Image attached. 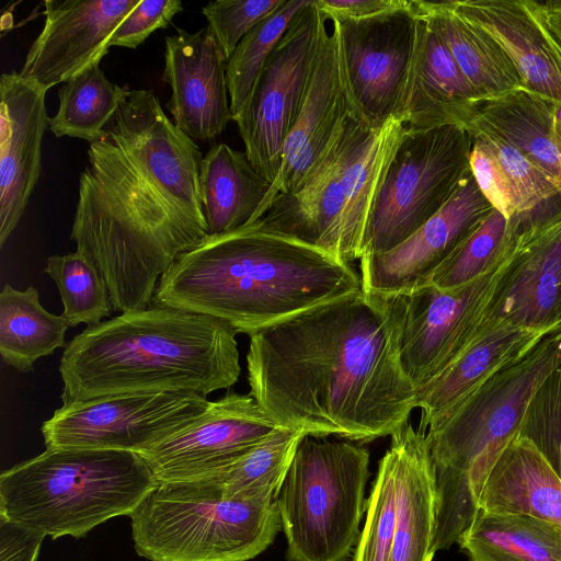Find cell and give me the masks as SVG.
I'll return each mask as SVG.
<instances>
[{"label":"cell","mask_w":561,"mask_h":561,"mask_svg":"<svg viewBox=\"0 0 561 561\" xmlns=\"http://www.w3.org/2000/svg\"><path fill=\"white\" fill-rule=\"evenodd\" d=\"M202 158L150 90H128L90 144L70 238L102 273L114 311L149 307L160 278L208 234Z\"/></svg>","instance_id":"cell-1"},{"label":"cell","mask_w":561,"mask_h":561,"mask_svg":"<svg viewBox=\"0 0 561 561\" xmlns=\"http://www.w3.org/2000/svg\"><path fill=\"white\" fill-rule=\"evenodd\" d=\"M402 296L363 289L250 335V393L286 430L370 442L416 408L399 356Z\"/></svg>","instance_id":"cell-2"},{"label":"cell","mask_w":561,"mask_h":561,"mask_svg":"<svg viewBox=\"0 0 561 561\" xmlns=\"http://www.w3.org/2000/svg\"><path fill=\"white\" fill-rule=\"evenodd\" d=\"M360 290L351 263L255 221L207 234L182 254L152 304L213 317L250 336Z\"/></svg>","instance_id":"cell-3"},{"label":"cell","mask_w":561,"mask_h":561,"mask_svg":"<svg viewBox=\"0 0 561 561\" xmlns=\"http://www.w3.org/2000/svg\"><path fill=\"white\" fill-rule=\"evenodd\" d=\"M237 331L209 316L151 304L85 328L66 344L62 404L133 393L207 397L239 379Z\"/></svg>","instance_id":"cell-4"},{"label":"cell","mask_w":561,"mask_h":561,"mask_svg":"<svg viewBox=\"0 0 561 561\" xmlns=\"http://www.w3.org/2000/svg\"><path fill=\"white\" fill-rule=\"evenodd\" d=\"M560 363L561 325L426 431L437 497L435 552L458 542L479 514L490 472L519 436L538 387Z\"/></svg>","instance_id":"cell-5"},{"label":"cell","mask_w":561,"mask_h":561,"mask_svg":"<svg viewBox=\"0 0 561 561\" xmlns=\"http://www.w3.org/2000/svg\"><path fill=\"white\" fill-rule=\"evenodd\" d=\"M158 485L140 455L53 448L2 471L0 515L57 539L130 516Z\"/></svg>","instance_id":"cell-6"},{"label":"cell","mask_w":561,"mask_h":561,"mask_svg":"<svg viewBox=\"0 0 561 561\" xmlns=\"http://www.w3.org/2000/svg\"><path fill=\"white\" fill-rule=\"evenodd\" d=\"M129 517L149 561H248L282 528L276 502L231 500L206 479L158 483Z\"/></svg>","instance_id":"cell-7"},{"label":"cell","mask_w":561,"mask_h":561,"mask_svg":"<svg viewBox=\"0 0 561 561\" xmlns=\"http://www.w3.org/2000/svg\"><path fill=\"white\" fill-rule=\"evenodd\" d=\"M369 451L306 435L276 497L288 561H345L359 536Z\"/></svg>","instance_id":"cell-8"},{"label":"cell","mask_w":561,"mask_h":561,"mask_svg":"<svg viewBox=\"0 0 561 561\" xmlns=\"http://www.w3.org/2000/svg\"><path fill=\"white\" fill-rule=\"evenodd\" d=\"M470 131L460 125L405 127L371 210L362 256L387 252L451 198L471 171Z\"/></svg>","instance_id":"cell-9"},{"label":"cell","mask_w":561,"mask_h":561,"mask_svg":"<svg viewBox=\"0 0 561 561\" xmlns=\"http://www.w3.org/2000/svg\"><path fill=\"white\" fill-rule=\"evenodd\" d=\"M520 248V236L510 222L496 260L483 274L454 288L425 284L402 296L399 356L416 391L438 378L481 331Z\"/></svg>","instance_id":"cell-10"},{"label":"cell","mask_w":561,"mask_h":561,"mask_svg":"<svg viewBox=\"0 0 561 561\" xmlns=\"http://www.w3.org/2000/svg\"><path fill=\"white\" fill-rule=\"evenodd\" d=\"M327 19L317 0L296 14L234 119L250 163L271 183L305 100Z\"/></svg>","instance_id":"cell-11"},{"label":"cell","mask_w":561,"mask_h":561,"mask_svg":"<svg viewBox=\"0 0 561 561\" xmlns=\"http://www.w3.org/2000/svg\"><path fill=\"white\" fill-rule=\"evenodd\" d=\"M329 19L350 115L379 129L397 115L414 54L419 19L412 1L368 18Z\"/></svg>","instance_id":"cell-12"},{"label":"cell","mask_w":561,"mask_h":561,"mask_svg":"<svg viewBox=\"0 0 561 561\" xmlns=\"http://www.w3.org/2000/svg\"><path fill=\"white\" fill-rule=\"evenodd\" d=\"M205 396L187 391L133 392L62 404L41 427L47 449L141 453L190 425L206 410Z\"/></svg>","instance_id":"cell-13"},{"label":"cell","mask_w":561,"mask_h":561,"mask_svg":"<svg viewBox=\"0 0 561 561\" xmlns=\"http://www.w3.org/2000/svg\"><path fill=\"white\" fill-rule=\"evenodd\" d=\"M277 424L251 394L227 391L181 431L138 455L158 483L208 478L273 434Z\"/></svg>","instance_id":"cell-14"},{"label":"cell","mask_w":561,"mask_h":561,"mask_svg":"<svg viewBox=\"0 0 561 561\" xmlns=\"http://www.w3.org/2000/svg\"><path fill=\"white\" fill-rule=\"evenodd\" d=\"M494 210L470 171L447 204L396 248L359 259L362 289L404 296L433 272Z\"/></svg>","instance_id":"cell-15"},{"label":"cell","mask_w":561,"mask_h":561,"mask_svg":"<svg viewBox=\"0 0 561 561\" xmlns=\"http://www.w3.org/2000/svg\"><path fill=\"white\" fill-rule=\"evenodd\" d=\"M140 0H46L45 22L19 75L46 91L99 66L110 41Z\"/></svg>","instance_id":"cell-16"},{"label":"cell","mask_w":561,"mask_h":561,"mask_svg":"<svg viewBox=\"0 0 561 561\" xmlns=\"http://www.w3.org/2000/svg\"><path fill=\"white\" fill-rule=\"evenodd\" d=\"M327 21L305 100L284 145L280 169L257 211L256 221L278 194L297 191L312 175L342 134L350 115L336 33L332 24L331 30L328 28Z\"/></svg>","instance_id":"cell-17"},{"label":"cell","mask_w":561,"mask_h":561,"mask_svg":"<svg viewBox=\"0 0 561 561\" xmlns=\"http://www.w3.org/2000/svg\"><path fill=\"white\" fill-rule=\"evenodd\" d=\"M164 43L162 78L171 87L173 123L194 141L215 139L232 121L228 59L208 25L194 33L176 28Z\"/></svg>","instance_id":"cell-18"},{"label":"cell","mask_w":561,"mask_h":561,"mask_svg":"<svg viewBox=\"0 0 561 561\" xmlns=\"http://www.w3.org/2000/svg\"><path fill=\"white\" fill-rule=\"evenodd\" d=\"M46 90L19 72L0 78V247L23 216L42 172V140L49 126Z\"/></svg>","instance_id":"cell-19"},{"label":"cell","mask_w":561,"mask_h":561,"mask_svg":"<svg viewBox=\"0 0 561 561\" xmlns=\"http://www.w3.org/2000/svg\"><path fill=\"white\" fill-rule=\"evenodd\" d=\"M522 240L492 314L513 325L554 330L561 325V206L534 220H511Z\"/></svg>","instance_id":"cell-20"},{"label":"cell","mask_w":561,"mask_h":561,"mask_svg":"<svg viewBox=\"0 0 561 561\" xmlns=\"http://www.w3.org/2000/svg\"><path fill=\"white\" fill-rule=\"evenodd\" d=\"M417 19L415 49L396 118L411 129L445 125L468 129L482 98L437 33Z\"/></svg>","instance_id":"cell-21"},{"label":"cell","mask_w":561,"mask_h":561,"mask_svg":"<svg viewBox=\"0 0 561 561\" xmlns=\"http://www.w3.org/2000/svg\"><path fill=\"white\" fill-rule=\"evenodd\" d=\"M405 126L396 117L371 130L348 115L341 139V182L344 191L341 259L359 260L371 210L397 152Z\"/></svg>","instance_id":"cell-22"},{"label":"cell","mask_w":561,"mask_h":561,"mask_svg":"<svg viewBox=\"0 0 561 561\" xmlns=\"http://www.w3.org/2000/svg\"><path fill=\"white\" fill-rule=\"evenodd\" d=\"M552 331L524 329L492 314L460 356L438 378L416 391L419 428L426 433L483 382L520 359Z\"/></svg>","instance_id":"cell-23"},{"label":"cell","mask_w":561,"mask_h":561,"mask_svg":"<svg viewBox=\"0 0 561 561\" xmlns=\"http://www.w3.org/2000/svg\"><path fill=\"white\" fill-rule=\"evenodd\" d=\"M396 453V525L389 561H432L437 524L426 435L405 422L390 436Z\"/></svg>","instance_id":"cell-24"},{"label":"cell","mask_w":561,"mask_h":561,"mask_svg":"<svg viewBox=\"0 0 561 561\" xmlns=\"http://www.w3.org/2000/svg\"><path fill=\"white\" fill-rule=\"evenodd\" d=\"M451 5L500 43L526 90L561 103V55L524 0H462Z\"/></svg>","instance_id":"cell-25"},{"label":"cell","mask_w":561,"mask_h":561,"mask_svg":"<svg viewBox=\"0 0 561 561\" xmlns=\"http://www.w3.org/2000/svg\"><path fill=\"white\" fill-rule=\"evenodd\" d=\"M341 136L302 186L293 193L278 194L266 214L257 220L271 231L295 238L340 259L344 203Z\"/></svg>","instance_id":"cell-26"},{"label":"cell","mask_w":561,"mask_h":561,"mask_svg":"<svg viewBox=\"0 0 561 561\" xmlns=\"http://www.w3.org/2000/svg\"><path fill=\"white\" fill-rule=\"evenodd\" d=\"M479 508L525 514L561 527V478L526 438L517 437L490 472Z\"/></svg>","instance_id":"cell-27"},{"label":"cell","mask_w":561,"mask_h":561,"mask_svg":"<svg viewBox=\"0 0 561 561\" xmlns=\"http://www.w3.org/2000/svg\"><path fill=\"white\" fill-rule=\"evenodd\" d=\"M412 8L442 38L482 101L524 88L506 50L485 30L459 15L451 1L412 0Z\"/></svg>","instance_id":"cell-28"},{"label":"cell","mask_w":561,"mask_h":561,"mask_svg":"<svg viewBox=\"0 0 561 561\" xmlns=\"http://www.w3.org/2000/svg\"><path fill=\"white\" fill-rule=\"evenodd\" d=\"M199 193L208 234H221L256 221L272 183L256 172L244 152L219 142L202 158Z\"/></svg>","instance_id":"cell-29"},{"label":"cell","mask_w":561,"mask_h":561,"mask_svg":"<svg viewBox=\"0 0 561 561\" xmlns=\"http://www.w3.org/2000/svg\"><path fill=\"white\" fill-rule=\"evenodd\" d=\"M551 99L525 88L480 101L469 124L499 135L531 161L561 193V152L552 131Z\"/></svg>","instance_id":"cell-30"},{"label":"cell","mask_w":561,"mask_h":561,"mask_svg":"<svg viewBox=\"0 0 561 561\" xmlns=\"http://www.w3.org/2000/svg\"><path fill=\"white\" fill-rule=\"evenodd\" d=\"M457 543L469 561H561V527L525 514L480 511Z\"/></svg>","instance_id":"cell-31"},{"label":"cell","mask_w":561,"mask_h":561,"mask_svg":"<svg viewBox=\"0 0 561 561\" xmlns=\"http://www.w3.org/2000/svg\"><path fill=\"white\" fill-rule=\"evenodd\" d=\"M66 319L47 311L34 286L18 290L5 284L0 293V355L4 364L30 371L35 362L65 347Z\"/></svg>","instance_id":"cell-32"},{"label":"cell","mask_w":561,"mask_h":561,"mask_svg":"<svg viewBox=\"0 0 561 561\" xmlns=\"http://www.w3.org/2000/svg\"><path fill=\"white\" fill-rule=\"evenodd\" d=\"M297 430L278 428L231 463L205 478L226 497L250 502H275L300 440ZM202 480V479H201Z\"/></svg>","instance_id":"cell-33"},{"label":"cell","mask_w":561,"mask_h":561,"mask_svg":"<svg viewBox=\"0 0 561 561\" xmlns=\"http://www.w3.org/2000/svg\"><path fill=\"white\" fill-rule=\"evenodd\" d=\"M129 89L111 82L94 66L58 89V110L49 117V129L56 137L89 141L99 139L112 121Z\"/></svg>","instance_id":"cell-34"},{"label":"cell","mask_w":561,"mask_h":561,"mask_svg":"<svg viewBox=\"0 0 561 561\" xmlns=\"http://www.w3.org/2000/svg\"><path fill=\"white\" fill-rule=\"evenodd\" d=\"M311 0L286 1L240 41L227 64V85L232 121L249 100L260 73L296 14Z\"/></svg>","instance_id":"cell-35"},{"label":"cell","mask_w":561,"mask_h":561,"mask_svg":"<svg viewBox=\"0 0 561 561\" xmlns=\"http://www.w3.org/2000/svg\"><path fill=\"white\" fill-rule=\"evenodd\" d=\"M44 272L55 282L69 327L102 322L113 309L106 282L96 265L79 252L51 255Z\"/></svg>","instance_id":"cell-36"},{"label":"cell","mask_w":561,"mask_h":561,"mask_svg":"<svg viewBox=\"0 0 561 561\" xmlns=\"http://www.w3.org/2000/svg\"><path fill=\"white\" fill-rule=\"evenodd\" d=\"M508 229V219L494 209L433 272L425 284L449 289L477 278L496 260Z\"/></svg>","instance_id":"cell-37"},{"label":"cell","mask_w":561,"mask_h":561,"mask_svg":"<svg viewBox=\"0 0 561 561\" xmlns=\"http://www.w3.org/2000/svg\"><path fill=\"white\" fill-rule=\"evenodd\" d=\"M468 130L489 149L499 163L515 198L516 217L535 215L549 202L561 196L542 171L499 135L478 125H471Z\"/></svg>","instance_id":"cell-38"},{"label":"cell","mask_w":561,"mask_h":561,"mask_svg":"<svg viewBox=\"0 0 561 561\" xmlns=\"http://www.w3.org/2000/svg\"><path fill=\"white\" fill-rule=\"evenodd\" d=\"M396 496V453L389 446L379 461L353 561H389L394 536Z\"/></svg>","instance_id":"cell-39"},{"label":"cell","mask_w":561,"mask_h":561,"mask_svg":"<svg viewBox=\"0 0 561 561\" xmlns=\"http://www.w3.org/2000/svg\"><path fill=\"white\" fill-rule=\"evenodd\" d=\"M518 437L526 438L561 478V363L533 396Z\"/></svg>","instance_id":"cell-40"},{"label":"cell","mask_w":561,"mask_h":561,"mask_svg":"<svg viewBox=\"0 0 561 561\" xmlns=\"http://www.w3.org/2000/svg\"><path fill=\"white\" fill-rule=\"evenodd\" d=\"M285 2L286 0H216L204 5L202 13L229 60L243 36Z\"/></svg>","instance_id":"cell-41"},{"label":"cell","mask_w":561,"mask_h":561,"mask_svg":"<svg viewBox=\"0 0 561 561\" xmlns=\"http://www.w3.org/2000/svg\"><path fill=\"white\" fill-rule=\"evenodd\" d=\"M183 11L180 0H140L115 30L110 46L136 48Z\"/></svg>","instance_id":"cell-42"},{"label":"cell","mask_w":561,"mask_h":561,"mask_svg":"<svg viewBox=\"0 0 561 561\" xmlns=\"http://www.w3.org/2000/svg\"><path fill=\"white\" fill-rule=\"evenodd\" d=\"M471 135V133H470ZM470 169L483 196L508 220L516 217L511 186L489 149L471 135Z\"/></svg>","instance_id":"cell-43"},{"label":"cell","mask_w":561,"mask_h":561,"mask_svg":"<svg viewBox=\"0 0 561 561\" xmlns=\"http://www.w3.org/2000/svg\"><path fill=\"white\" fill-rule=\"evenodd\" d=\"M45 537L0 515V561H37Z\"/></svg>","instance_id":"cell-44"},{"label":"cell","mask_w":561,"mask_h":561,"mask_svg":"<svg viewBox=\"0 0 561 561\" xmlns=\"http://www.w3.org/2000/svg\"><path fill=\"white\" fill-rule=\"evenodd\" d=\"M320 9L336 19H363L404 7L408 0H317Z\"/></svg>","instance_id":"cell-45"},{"label":"cell","mask_w":561,"mask_h":561,"mask_svg":"<svg viewBox=\"0 0 561 561\" xmlns=\"http://www.w3.org/2000/svg\"><path fill=\"white\" fill-rule=\"evenodd\" d=\"M524 3L561 55V0H524Z\"/></svg>","instance_id":"cell-46"},{"label":"cell","mask_w":561,"mask_h":561,"mask_svg":"<svg viewBox=\"0 0 561 561\" xmlns=\"http://www.w3.org/2000/svg\"><path fill=\"white\" fill-rule=\"evenodd\" d=\"M550 112L553 136L561 152V103L551 100Z\"/></svg>","instance_id":"cell-47"}]
</instances>
